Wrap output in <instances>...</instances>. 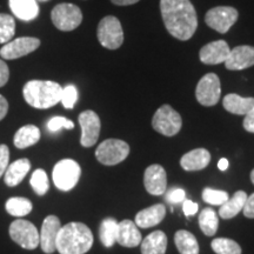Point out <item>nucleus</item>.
<instances>
[{
    "instance_id": "nucleus-1",
    "label": "nucleus",
    "mask_w": 254,
    "mask_h": 254,
    "mask_svg": "<svg viewBox=\"0 0 254 254\" xmlns=\"http://www.w3.org/2000/svg\"><path fill=\"white\" fill-rule=\"evenodd\" d=\"M160 12L165 27L171 36L182 41L194 36L198 17L190 0H160Z\"/></svg>"
},
{
    "instance_id": "nucleus-2",
    "label": "nucleus",
    "mask_w": 254,
    "mask_h": 254,
    "mask_svg": "<svg viewBox=\"0 0 254 254\" xmlns=\"http://www.w3.org/2000/svg\"><path fill=\"white\" fill-rule=\"evenodd\" d=\"M93 245V234L82 222H69L62 226L57 238V251L60 254H85Z\"/></svg>"
},
{
    "instance_id": "nucleus-3",
    "label": "nucleus",
    "mask_w": 254,
    "mask_h": 254,
    "mask_svg": "<svg viewBox=\"0 0 254 254\" xmlns=\"http://www.w3.org/2000/svg\"><path fill=\"white\" fill-rule=\"evenodd\" d=\"M63 87L50 80H31L23 88L24 99L34 109L45 110L60 103Z\"/></svg>"
},
{
    "instance_id": "nucleus-4",
    "label": "nucleus",
    "mask_w": 254,
    "mask_h": 254,
    "mask_svg": "<svg viewBox=\"0 0 254 254\" xmlns=\"http://www.w3.org/2000/svg\"><path fill=\"white\" fill-rule=\"evenodd\" d=\"M81 168L73 159H63L53 168L52 178L57 189L67 192L74 189L79 182Z\"/></svg>"
},
{
    "instance_id": "nucleus-5",
    "label": "nucleus",
    "mask_w": 254,
    "mask_h": 254,
    "mask_svg": "<svg viewBox=\"0 0 254 254\" xmlns=\"http://www.w3.org/2000/svg\"><path fill=\"white\" fill-rule=\"evenodd\" d=\"M98 40L107 50H118L124 43V31L119 19L107 15L100 20L97 31Z\"/></svg>"
},
{
    "instance_id": "nucleus-6",
    "label": "nucleus",
    "mask_w": 254,
    "mask_h": 254,
    "mask_svg": "<svg viewBox=\"0 0 254 254\" xmlns=\"http://www.w3.org/2000/svg\"><path fill=\"white\" fill-rule=\"evenodd\" d=\"M129 146L119 139H107L101 142L95 150V158L100 164L114 166L128 157Z\"/></svg>"
},
{
    "instance_id": "nucleus-7",
    "label": "nucleus",
    "mask_w": 254,
    "mask_h": 254,
    "mask_svg": "<svg viewBox=\"0 0 254 254\" xmlns=\"http://www.w3.org/2000/svg\"><path fill=\"white\" fill-rule=\"evenodd\" d=\"M152 126L160 134L173 136L178 134L182 129L183 120L180 114L170 105H163L154 113L153 119H152Z\"/></svg>"
},
{
    "instance_id": "nucleus-8",
    "label": "nucleus",
    "mask_w": 254,
    "mask_h": 254,
    "mask_svg": "<svg viewBox=\"0 0 254 254\" xmlns=\"http://www.w3.org/2000/svg\"><path fill=\"white\" fill-rule=\"evenodd\" d=\"M51 19L58 30L69 32L75 30L81 24L82 13L78 6L63 2L55 6V8L51 12Z\"/></svg>"
},
{
    "instance_id": "nucleus-9",
    "label": "nucleus",
    "mask_w": 254,
    "mask_h": 254,
    "mask_svg": "<svg viewBox=\"0 0 254 254\" xmlns=\"http://www.w3.org/2000/svg\"><path fill=\"white\" fill-rule=\"evenodd\" d=\"M8 233L12 240L25 250H34L39 245V233L31 221L17 219L9 226Z\"/></svg>"
},
{
    "instance_id": "nucleus-10",
    "label": "nucleus",
    "mask_w": 254,
    "mask_h": 254,
    "mask_svg": "<svg viewBox=\"0 0 254 254\" xmlns=\"http://www.w3.org/2000/svg\"><path fill=\"white\" fill-rule=\"evenodd\" d=\"M239 13L231 6H217L211 8L205 15V23L208 27L224 34L236 24Z\"/></svg>"
},
{
    "instance_id": "nucleus-11",
    "label": "nucleus",
    "mask_w": 254,
    "mask_h": 254,
    "mask_svg": "<svg viewBox=\"0 0 254 254\" xmlns=\"http://www.w3.org/2000/svg\"><path fill=\"white\" fill-rule=\"evenodd\" d=\"M220 79L215 73H207L196 85L195 97L202 106H214L220 99Z\"/></svg>"
},
{
    "instance_id": "nucleus-12",
    "label": "nucleus",
    "mask_w": 254,
    "mask_h": 254,
    "mask_svg": "<svg viewBox=\"0 0 254 254\" xmlns=\"http://www.w3.org/2000/svg\"><path fill=\"white\" fill-rule=\"evenodd\" d=\"M79 124L81 127L80 144L84 147H92L98 141L100 134V118L93 111H84L79 116Z\"/></svg>"
},
{
    "instance_id": "nucleus-13",
    "label": "nucleus",
    "mask_w": 254,
    "mask_h": 254,
    "mask_svg": "<svg viewBox=\"0 0 254 254\" xmlns=\"http://www.w3.org/2000/svg\"><path fill=\"white\" fill-rule=\"evenodd\" d=\"M40 46V40L33 37H21L13 41H8L0 49V57L6 60L21 58L34 52Z\"/></svg>"
},
{
    "instance_id": "nucleus-14",
    "label": "nucleus",
    "mask_w": 254,
    "mask_h": 254,
    "mask_svg": "<svg viewBox=\"0 0 254 254\" xmlns=\"http://www.w3.org/2000/svg\"><path fill=\"white\" fill-rule=\"evenodd\" d=\"M60 228H62V224H60L59 218L56 215H49L44 220L39 233V245L46 254H52L57 250V238H58Z\"/></svg>"
},
{
    "instance_id": "nucleus-15",
    "label": "nucleus",
    "mask_w": 254,
    "mask_h": 254,
    "mask_svg": "<svg viewBox=\"0 0 254 254\" xmlns=\"http://www.w3.org/2000/svg\"><path fill=\"white\" fill-rule=\"evenodd\" d=\"M145 189L152 195H163L167 189L166 171L160 165H151L144 174Z\"/></svg>"
},
{
    "instance_id": "nucleus-16",
    "label": "nucleus",
    "mask_w": 254,
    "mask_h": 254,
    "mask_svg": "<svg viewBox=\"0 0 254 254\" xmlns=\"http://www.w3.org/2000/svg\"><path fill=\"white\" fill-rule=\"evenodd\" d=\"M224 64L230 71H241L252 67L254 65V47L249 45L234 47L230 51V55Z\"/></svg>"
},
{
    "instance_id": "nucleus-17",
    "label": "nucleus",
    "mask_w": 254,
    "mask_h": 254,
    "mask_svg": "<svg viewBox=\"0 0 254 254\" xmlns=\"http://www.w3.org/2000/svg\"><path fill=\"white\" fill-rule=\"evenodd\" d=\"M230 46L225 40H215L200 50V62L205 65H218L225 63L230 55Z\"/></svg>"
},
{
    "instance_id": "nucleus-18",
    "label": "nucleus",
    "mask_w": 254,
    "mask_h": 254,
    "mask_svg": "<svg viewBox=\"0 0 254 254\" xmlns=\"http://www.w3.org/2000/svg\"><path fill=\"white\" fill-rule=\"evenodd\" d=\"M142 238L135 222L132 220L120 221L118 224V234H117V243L123 247H135L140 245Z\"/></svg>"
},
{
    "instance_id": "nucleus-19",
    "label": "nucleus",
    "mask_w": 254,
    "mask_h": 254,
    "mask_svg": "<svg viewBox=\"0 0 254 254\" xmlns=\"http://www.w3.org/2000/svg\"><path fill=\"white\" fill-rule=\"evenodd\" d=\"M166 215V207L163 204H157L142 209L135 215L134 222L140 228H150L157 226L164 220Z\"/></svg>"
},
{
    "instance_id": "nucleus-20",
    "label": "nucleus",
    "mask_w": 254,
    "mask_h": 254,
    "mask_svg": "<svg viewBox=\"0 0 254 254\" xmlns=\"http://www.w3.org/2000/svg\"><path fill=\"white\" fill-rule=\"evenodd\" d=\"M211 154L205 148H195L184 154L180 159V166L185 171H200L208 166Z\"/></svg>"
},
{
    "instance_id": "nucleus-21",
    "label": "nucleus",
    "mask_w": 254,
    "mask_h": 254,
    "mask_svg": "<svg viewBox=\"0 0 254 254\" xmlns=\"http://www.w3.org/2000/svg\"><path fill=\"white\" fill-rule=\"evenodd\" d=\"M31 170V163L26 158L18 159L14 163L9 164L4 174L5 184L9 187H15L24 180Z\"/></svg>"
},
{
    "instance_id": "nucleus-22",
    "label": "nucleus",
    "mask_w": 254,
    "mask_h": 254,
    "mask_svg": "<svg viewBox=\"0 0 254 254\" xmlns=\"http://www.w3.org/2000/svg\"><path fill=\"white\" fill-rule=\"evenodd\" d=\"M9 8L15 17L31 21L39 15V5L36 0H8Z\"/></svg>"
},
{
    "instance_id": "nucleus-23",
    "label": "nucleus",
    "mask_w": 254,
    "mask_h": 254,
    "mask_svg": "<svg viewBox=\"0 0 254 254\" xmlns=\"http://www.w3.org/2000/svg\"><path fill=\"white\" fill-rule=\"evenodd\" d=\"M222 105L227 112L238 116H246L254 110V98H243L236 93H231L224 98Z\"/></svg>"
},
{
    "instance_id": "nucleus-24",
    "label": "nucleus",
    "mask_w": 254,
    "mask_h": 254,
    "mask_svg": "<svg viewBox=\"0 0 254 254\" xmlns=\"http://www.w3.org/2000/svg\"><path fill=\"white\" fill-rule=\"evenodd\" d=\"M142 254H165L167 249V237L163 231H154L141 240Z\"/></svg>"
},
{
    "instance_id": "nucleus-25",
    "label": "nucleus",
    "mask_w": 254,
    "mask_h": 254,
    "mask_svg": "<svg viewBox=\"0 0 254 254\" xmlns=\"http://www.w3.org/2000/svg\"><path fill=\"white\" fill-rule=\"evenodd\" d=\"M247 199L246 192L238 190L232 198H228L226 202H224L219 208V217L222 219H232L243 211Z\"/></svg>"
},
{
    "instance_id": "nucleus-26",
    "label": "nucleus",
    "mask_w": 254,
    "mask_h": 254,
    "mask_svg": "<svg viewBox=\"0 0 254 254\" xmlns=\"http://www.w3.org/2000/svg\"><path fill=\"white\" fill-rule=\"evenodd\" d=\"M40 140V129L34 125H26L19 128L14 134V146L19 150L36 145Z\"/></svg>"
},
{
    "instance_id": "nucleus-27",
    "label": "nucleus",
    "mask_w": 254,
    "mask_h": 254,
    "mask_svg": "<svg viewBox=\"0 0 254 254\" xmlns=\"http://www.w3.org/2000/svg\"><path fill=\"white\" fill-rule=\"evenodd\" d=\"M174 243L180 254H199L196 238L189 231H178L174 236Z\"/></svg>"
},
{
    "instance_id": "nucleus-28",
    "label": "nucleus",
    "mask_w": 254,
    "mask_h": 254,
    "mask_svg": "<svg viewBox=\"0 0 254 254\" xmlns=\"http://www.w3.org/2000/svg\"><path fill=\"white\" fill-rule=\"evenodd\" d=\"M119 222L113 218H106L101 221L99 228V238L105 247H112L117 243Z\"/></svg>"
},
{
    "instance_id": "nucleus-29",
    "label": "nucleus",
    "mask_w": 254,
    "mask_h": 254,
    "mask_svg": "<svg viewBox=\"0 0 254 254\" xmlns=\"http://www.w3.org/2000/svg\"><path fill=\"white\" fill-rule=\"evenodd\" d=\"M200 230L204 232L205 236H214L218 231L219 218L217 212L212 207H206L200 212L199 215Z\"/></svg>"
},
{
    "instance_id": "nucleus-30",
    "label": "nucleus",
    "mask_w": 254,
    "mask_h": 254,
    "mask_svg": "<svg viewBox=\"0 0 254 254\" xmlns=\"http://www.w3.org/2000/svg\"><path fill=\"white\" fill-rule=\"evenodd\" d=\"M32 208H33L32 202L23 196H14L6 201V211L13 217H25L31 213Z\"/></svg>"
},
{
    "instance_id": "nucleus-31",
    "label": "nucleus",
    "mask_w": 254,
    "mask_h": 254,
    "mask_svg": "<svg viewBox=\"0 0 254 254\" xmlns=\"http://www.w3.org/2000/svg\"><path fill=\"white\" fill-rule=\"evenodd\" d=\"M212 250L217 254H241V247L228 238H217L212 241Z\"/></svg>"
},
{
    "instance_id": "nucleus-32",
    "label": "nucleus",
    "mask_w": 254,
    "mask_h": 254,
    "mask_svg": "<svg viewBox=\"0 0 254 254\" xmlns=\"http://www.w3.org/2000/svg\"><path fill=\"white\" fill-rule=\"evenodd\" d=\"M30 184L34 192L40 196L45 195L47 190L50 189L49 178H47V174L45 171L41 170V168H38V170H36L33 173H32Z\"/></svg>"
},
{
    "instance_id": "nucleus-33",
    "label": "nucleus",
    "mask_w": 254,
    "mask_h": 254,
    "mask_svg": "<svg viewBox=\"0 0 254 254\" xmlns=\"http://www.w3.org/2000/svg\"><path fill=\"white\" fill-rule=\"evenodd\" d=\"M15 33V21L11 15L0 13V44H7Z\"/></svg>"
},
{
    "instance_id": "nucleus-34",
    "label": "nucleus",
    "mask_w": 254,
    "mask_h": 254,
    "mask_svg": "<svg viewBox=\"0 0 254 254\" xmlns=\"http://www.w3.org/2000/svg\"><path fill=\"white\" fill-rule=\"evenodd\" d=\"M228 198V193L226 190H213V189H205L202 190V199L205 202L213 206H221L224 202H226Z\"/></svg>"
},
{
    "instance_id": "nucleus-35",
    "label": "nucleus",
    "mask_w": 254,
    "mask_h": 254,
    "mask_svg": "<svg viewBox=\"0 0 254 254\" xmlns=\"http://www.w3.org/2000/svg\"><path fill=\"white\" fill-rule=\"evenodd\" d=\"M78 100V90L74 85H67L66 87L63 88L62 93V99L60 103L63 104V106L67 110H72L74 107L75 103Z\"/></svg>"
},
{
    "instance_id": "nucleus-36",
    "label": "nucleus",
    "mask_w": 254,
    "mask_h": 254,
    "mask_svg": "<svg viewBox=\"0 0 254 254\" xmlns=\"http://www.w3.org/2000/svg\"><path fill=\"white\" fill-rule=\"evenodd\" d=\"M47 128H49L50 132L55 133L60 131L62 128H74V124H73L72 120L64 118V117H53V118L50 119V122L47 123Z\"/></svg>"
},
{
    "instance_id": "nucleus-37",
    "label": "nucleus",
    "mask_w": 254,
    "mask_h": 254,
    "mask_svg": "<svg viewBox=\"0 0 254 254\" xmlns=\"http://www.w3.org/2000/svg\"><path fill=\"white\" fill-rule=\"evenodd\" d=\"M9 163V150L6 145H0V178L4 176Z\"/></svg>"
},
{
    "instance_id": "nucleus-38",
    "label": "nucleus",
    "mask_w": 254,
    "mask_h": 254,
    "mask_svg": "<svg viewBox=\"0 0 254 254\" xmlns=\"http://www.w3.org/2000/svg\"><path fill=\"white\" fill-rule=\"evenodd\" d=\"M185 196L186 193L183 189H174L167 193V201L173 202V204H179V202H183L185 200Z\"/></svg>"
},
{
    "instance_id": "nucleus-39",
    "label": "nucleus",
    "mask_w": 254,
    "mask_h": 254,
    "mask_svg": "<svg viewBox=\"0 0 254 254\" xmlns=\"http://www.w3.org/2000/svg\"><path fill=\"white\" fill-rule=\"evenodd\" d=\"M199 206L198 204H195L194 201L192 200H184L183 201V212L186 217H192L194 215L196 212H198Z\"/></svg>"
},
{
    "instance_id": "nucleus-40",
    "label": "nucleus",
    "mask_w": 254,
    "mask_h": 254,
    "mask_svg": "<svg viewBox=\"0 0 254 254\" xmlns=\"http://www.w3.org/2000/svg\"><path fill=\"white\" fill-rule=\"evenodd\" d=\"M243 212L246 218L254 219V193L253 194H251L250 196H247L245 206H244L243 208Z\"/></svg>"
},
{
    "instance_id": "nucleus-41",
    "label": "nucleus",
    "mask_w": 254,
    "mask_h": 254,
    "mask_svg": "<svg viewBox=\"0 0 254 254\" xmlns=\"http://www.w3.org/2000/svg\"><path fill=\"white\" fill-rule=\"evenodd\" d=\"M9 79V69L5 62L0 59V87L5 86Z\"/></svg>"
},
{
    "instance_id": "nucleus-42",
    "label": "nucleus",
    "mask_w": 254,
    "mask_h": 254,
    "mask_svg": "<svg viewBox=\"0 0 254 254\" xmlns=\"http://www.w3.org/2000/svg\"><path fill=\"white\" fill-rule=\"evenodd\" d=\"M244 128L247 132L254 133V110H252L245 116V119H244Z\"/></svg>"
},
{
    "instance_id": "nucleus-43",
    "label": "nucleus",
    "mask_w": 254,
    "mask_h": 254,
    "mask_svg": "<svg viewBox=\"0 0 254 254\" xmlns=\"http://www.w3.org/2000/svg\"><path fill=\"white\" fill-rule=\"evenodd\" d=\"M7 112H8L7 100H6L5 97H2V95L0 94V122L5 118Z\"/></svg>"
},
{
    "instance_id": "nucleus-44",
    "label": "nucleus",
    "mask_w": 254,
    "mask_h": 254,
    "mask_svg": "<svg viewBox=\"0 0 254 254\" xmlns=\"http://www.w3.org/2000/svg\"><path fill=\"white\" fill-rule=\"evenodd\" d=\"M140 0H111V2L114 5L118 6H128V5H134Z\"/></svg>"
},
{
    "instance_id": "nucleus-45",
    "label": "nucleus",
    "mask_w": 254,
    "mask_h": 254,
    "mask_svg": "<svg viewBox=\"0 0 254 254\" xmlns=\"http://www.w3.org/2000/svg\"><path fill=\"white\" fill-rule=\"evenodd\" d=\"M228 166H230V163H228V160L226 158H221L220 160H219L218 167H219V170H220V171H226Z\"/></svg>"
},
{
    "instance_id": "nucleus-46",
    "label": "nucleus",
    "mask_w": 254,
    "mask_h": 254,
    "mask_svg": "<svg viewBox=\"0 0 254 254\" xmlns=\"http://www.w3.org/2000/svg\"><path fill=\"white\" fill-rule=\"evenodd\" d=\"M251 180H252V183L254 184V168L252 170V172H251Z\"/></svg>"
},
{
    "instance_id": "nucleus-47",
    "label": "nucleus",
    "mask_w": 254,
    "mask_h": 254,
    "mask_svg": "<svg viewBox=\"0 0 254 254\" xmlns=\"http://www.w3.org/2000/svg\"><path fill=\"white\" fill-rule=\"evenodd\" d=\"M44 1H46V0H44Z\"/></svg>"
}]
</instances>
